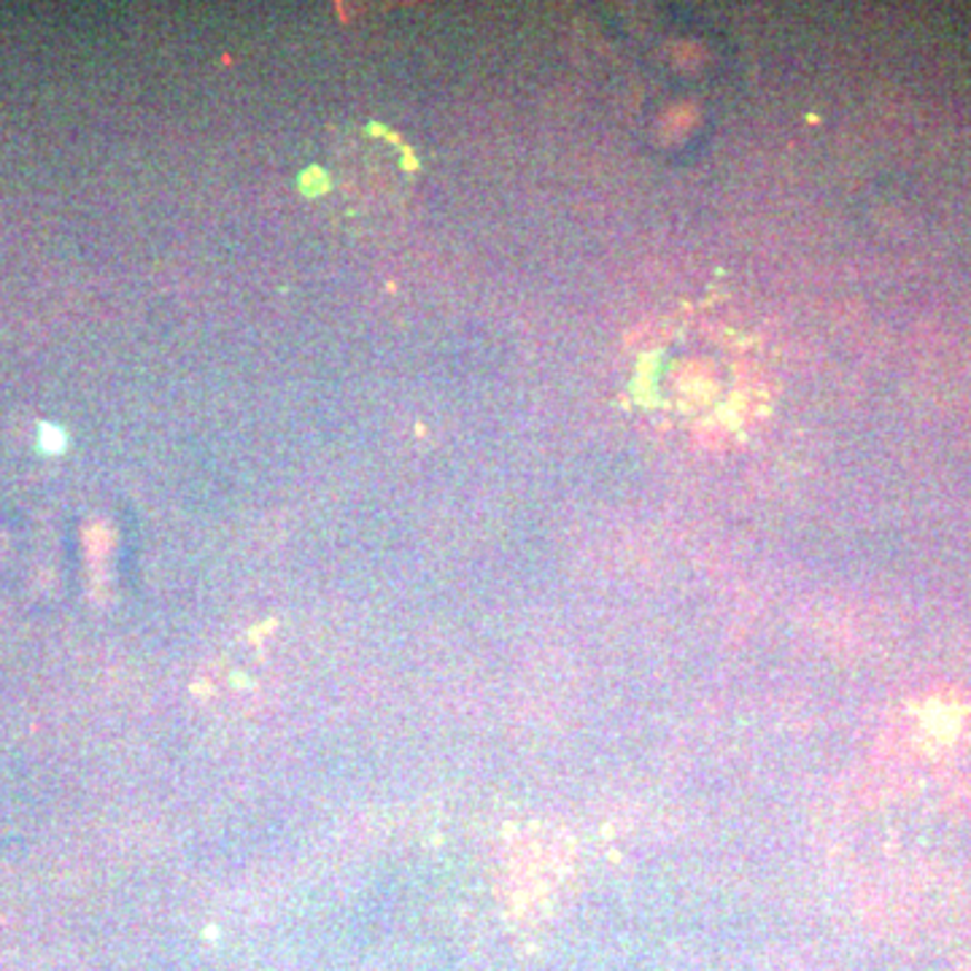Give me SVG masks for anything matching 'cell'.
I'll list each match as a JSON object with an SVG mask.
<instances>
[{
	"instance_id": "obj_1",
	"label": "cell",
	"mask_w": 971,
	"mask_h": 971,
	"mask_svg": "<svg viewBox=\"0 0 971 971\" xmlns=\"http://www.w3.org/2000/svg\"><path fill=\"white\" fill-rule=\"evenodd\" d=\"M335 165H338L340 187L357 200L395 198L397 189L403 187L405 174H408L403 149L389 141L384 132L370 130H359L343 138Z\"/></svg>"
}]
</instances>
